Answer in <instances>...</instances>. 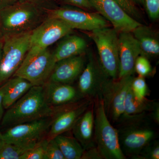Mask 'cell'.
<instances>
[{
	"mask_svg": "<svg viewBox=\"0 0 159 159\" xmlns=\"http://www.w3.org/2000/svg\"><path fill=\"white\" fill-rule=\"evenodd\" d=\"M31 32L3 37L0 59V86L13 76L22 63L31 48Z\"/></svg>",
	"mask_w": 159,
	"mask_h": 159,
	"instance_id": "obj_6",
	"label": "cell"
},
{
	"mask_svg": "<svg viewBox=\"0 0 159 159\" xmlns=\"http://www.w3.org/2000/svg\"><path fill=\"white\" fill-rule=\"evenodd\" d=\"M143 4L151 19L155 20L158 19L159 0H143Z\"/></svg>",
	"mask_w": 159,
	"mask_h": 159,
	"instance_id": "obj_31",
	"label": "cell"
},
{
	"mask_svg": "<svg viewBox=\"0 0 159 159\" xmlns=\"http://www.w3.org/2000/svg\"><path fill=\"white\" fill-rule=\"evenodd\" d=\"M150 116L152 121L157 125L159 123V104L158 103L154 108L149 113Z\"/></svg>",
	"mask_w": 159,
	"mask_h": 159,
	"instance_id": "obj_36",
	"label": "cell"
},
{
	"mask_svg": "<svg viewBox=\"0 0 159 159\" xmlns=\"http://www.w3.org/2000/svg\"><path fill=\"white\" fill-rule=\"evenodd\" d=\"M134 71L141 77H145L150 75L152 68L148 58L143 55H139L135 62Z\"/></svg>",
	"mask_w": 159,
	"mask_h": 159,
	"instance_id": "obj_28",
	"label": "cell"
},
{
	"mask_svg": "<svg viewBox=\"0 0 159 159\" xmlns=\"http://www.w3.org/2000/svg\"><path fill=\"white\" fill-rule=\"evenodd\" d=\"M84 39L77 35L68 34L57 45L53 52L56 62L68 57L84 54L87 48Z\"/></svg>",
	"mask_w": 159,
	"mask_h": 159,
	"instance_id": "obj_20",
	"label": "cell"
},
{
	"mask_svg": "<svg viewBox=\"0 0 159 159\" xmlns=\"http://www.w3.org/2000/svg\"><path fill=\"white\" fill-rule=\"evenodd\" d=\"M40 141L6 143L0 150V159H20L23 155L37 145Z\"/></svg>",
	"mask_w": 159,
	"mask_h": 159,
	"instance_id": "obj_24",
	"label": "cell"
},
{
	"mask_svg": "<svg viewBox=\"0 0 159 159\" xmlns=\"http://www.w3.org/2000/svg\"><path fill=\"white\" fill-rule=\"evenodd\" d=\"M5 89H6V84L5 83L4 84L0 86V128H1L2 120L5 114L4 110L5 109L3 104V98Z\"/></svg>",
	"mask_w": 159,
	"mask_h": 159,
	"instance_id": "obj_35",
	"label": "cell"
},
{
	"mask_svg": "<svg viewBox=\"0 0 159 159\" xmlns=\"http://www.w3.org/2000/svg\"><path fill=\"white\" fill-rule=\"evenodd\" d=\"M85 62L83 54L57 61L49 77V81L71 84L79 77L85 67Z\"/></svg>",
	"mask_w": 159,
	"mask_h": 159,
	"instance_id": "obj_17",
	"label": "cell"
},
{
	"mask_svg": "<svg viewBox=\"0 0 159 159\" xmlns=\"http://www.w3.org/2000/svg\"><path fill=\"white\" fill-rule=\"evenodd\" d=\"M65 159H81L84 149L74 137L63 134L54 138Z\"/></svg>",
	"mask_w": 159,
	"mask_h": 159,
	"instance_id": "obj_23",
	"label": "cell"
},
{
	"mask_svg": "<svg viewBox=\"0 0 159 159\" xmlns=\"http://www.w3.org/2000/svg\"><path fill=\"white\" fill-rule=\"evenodd\" d=\"M131 89L134 96L140 100L145 99L149 93L145 77L141 76L134 77L131 84Z\"/></svg>",
	"mask_w": 159,
	"mask_h": 159,
	"instance_id": "obj_25",
	"label": "cell"
},
{
	"mask_svg": "<svg viewBox=\"0 0 159 159\" xmlns=\"http://www.w3.org/2000/svg\"><path fill=\"white\" fill-rule=\"evenodd\" d=\"M90 37L97 46L99 62L106 75L118 78L119 70V33L109 27L91 31Z\"/></svg>",
	"mask_w": 159,
	"mask_h": 159,
	"instance_id": "obj_5",
	"label": "cell"
},
{
	"mask_svg": "<svg viewBox=\"0 0 159 159\" xmlns=\"http://www.w3.org/2000/svg\"><path fill=\"white\" fill-rule=\"evenodd\" d=\"M158 103V101L148 99L146 97L141 100L137 99L132 90L131 85L125 98L123 115L129 116L150 113Z\"/></svg>",
	"mask_w": 159,
	"mask_h": 159,
	"instance_id": "obj_22",
	"label": "cell"
},
{
	"mask_svg": "<svg viewBox=\"0 0 159 159\" xmlns=\"http://www.w3.org/2000/svg\"><path fill=\"white\" fill-rule=\"evenodd\" d=\"M138 41L141 55L148 58L156 57L159 54L158 33L148 26L141 24L132 31Z\"/></svg>",
	"mask_w": 159,
	"mask_h": 159,
	"instance_id": "obj_19",
	"label": "cell"
},
{
	"mask_svg": "<svg viewBox=\"0 0 159 159\" xmlns=\"http://www.w3.org/2000/svg\"><path fill=\"white\" fill-rule=\"evenodd\" d=\"M18 2V0H0V10L9 7Z\"/></svg>",
	"mask_w": 159,
	"mask_h": 159,
	"instance_id": "obj_37",
	"label": "cell"
},
{
	"mask_svg": "<svg viewBox=\"0 0 159 159\" xmlns=\"http://www.w3.org/2000/svg\"><path fill=\"white\" fill-rule=\"evenodd\" d=\"M48 139L41 140L37 145L20 157V159H47L46 145Z\"/></svg>",
	"mask_w": 159,
	"mask_h": 159,
	"instance_id": "obj_27",
	"label": "cell"
},
{
	"mask_svg": "<svg viewBox=\"0 0 159 159\" xmlns=\"http://www.w3.org/2000/svg\"><path fill=\"white\" fill-rule=\"evenodd\" d=\"M116 124L120 148L126 159H134L142 148L157 139L149 113L123 115Z\"/></svg>",
	"mask_w": 159,
	"mask_h": 159,
	"instance_id": "obj_1",
	"label": "cell"
},
{
	"mask_svg": "<svg viewBox=\"0 0 159 159\" xmlns=\"http://www.w3.org/2000/svg\"><path fill=\"white\" fill-rule=\"evenodd\" d=\"M18 2H28L34 4L46 9H51L56 8V3L57 0H18Z\"/></svg>",
	"mask_w": 159,
	"mask_h": 159,
	"instance_id": "obj_33",
	"label": "cell"
},
{
	"mask_svg": "<svg viewBox=\"0 0 159 159\" xmlns=\"http://www.w3.org/2000/svg\"><path fill=\"white\" fill-rule=\"evenodd\" d=\"M47 101L44 85L33 86L4 114L1 128L11 126L46 117L57 111Z\"/></svg>",
	"mask_w": 159,
	"mask_h": 159,
	"instance_id": "obj_2",
	"label": "cell"
},
{
	"mask_svg": "<svg viewBox=\"0 0 159 159\" xmlns=\"http://www.w3.org/2000/svg\"><path fill=\"white\" fill-rule=\"evenodd\" d=\"M50 117L21 123L7 128L2 133L6 143L41 141L50 129L52 120Z\"/></svg>",
	"mask_w": 159,
	"mask_h": 159,
	"instance_id": "obj_13",
	"label": "cell"
},
{
	"mask_svg": "<svg viewBox=\"0 0 159 159\" xmlns=\"http://www.w3.org/2000/svg\"><path fill=\"white\" fill-rule=\"evenodd\" d=\"M92 7L111 24L118 33L132 32L141 25L122 9L115 0H89Z\"/></svg>",
	"mask_w": 159,
	"mask_h": 159,
	"instance_id": "obj_11",
	"label": "cell"
},
{
	"mask_svg": "<svg viewBox=\"0 0 159 159\" xmlns=\"http://www.w3.org/2000/svg\"><path fill=\"white\" fill-rule=\"evenodd\" d=\"M46 156L47 159H65L54 138L48 139L46 145Z\"/></svg>",
	"mask_w": 159,
	"mask_h": 159,
	"instance_id": "obj_29",
	"label": "cell"
},
{
	"mask_svg": "<svg viewBox=\"0 0 159 159\" xmlns=\"http://www.w3.org/2000/svg\"><path fill=\"white\" fill-rule=\"evenodd\" d=\"M159 142L157 139L152 141L142 148L134 159H159Z\"/></svg>",
	"mask_w": 159,
	"mask_h": 159,
	"instance_id": "obj_26",
	"label": "cell"
},
{
	"mask_svg": "<svg viewBox=\"0 0 159 159\" xmlns=\"http://www.w3.org/2000/svg\"><path fill=\"white\" fill-rule=\"evenodd\" d=\"M48 9L18 2L0 10V34L3 37L31 32L49 16Z\"/></svg>",
	"mask_w": 159,
	"mask_h": 159,
	"instance_id": "obj_3",
	"label": "cell"
},
{
	"mask_svg": "<svg viewBox=\"0 0 159 159\" xmlns=\"http://www.w3.org/2000/svg\"><path fill=\"white\" fill-rule=\"evenodd\" d=\"M94 142L103 159H126L119 145L116 128L104 111L101 97L94 99Z\"/></svg>",
	"mask_w": 159,
	"mask_h": 159,
	"instance_id": "obj_4",
	"label": "cell"
},
{
	"mask_svg": "<svg viewBox=\"0 0 159 159\" xmlns=\"http://www.w3.org/2000/svg\"><path fill=\"white\" fill-rule=\"evenodd\" d=\"M108 78L99 61L90 57L80 75L77 88L84 97L94 99L100 97L102 88Z\"/></svg>",
	"mask_w": 159,
	"mask_h": 159,
	"instance_id": "obj_14",
	"label": "cell"
},
{
	"mask_svg": "<svg viewBox=\"0 0 159 159\" xmlns=\"http://www.w3.org/2000/svg\"><path fill=\"white\" fill-rule=\"evenodd\" d=\"M3 45V38L0 34V59H1V56H2V50Z\"/></svg>",
	"mask_w": 159,
	"mask_h": 159,
	"instance_id": "obj_39",
	"label": "cell"
},
{
	"mask_svg": "<svg viewBox=\"0 0 159 159\" xmlns=\"http://www.w3.org/2000/svg\"><path fill=\"white\" fill-rule=\"evenodd\" d=\"M57 1L64 5L77 7L86 11H92L94 10L89 0H57Z\"/></svg>",
	"mask_w": 159,
	"mask_h": 159,
	"instance_id": "obj_32",
	"label": "cell"
},
{
	"mask_svg": "<svg viewBox=\"0 0 159 159\" xmlns=\"http://www.w3.org/2000/svg\"><path fill=\"white\" fill-rule=\"evenodd\" d=\"M94 99L84 98L78 102L59 107L52 119L49 139L72 129L80 117L93 102Z\"/></svg>",
	"mask_w": 159,
	"mask_h": 159,
	"instance_id": "obj_12",
	"label": "cell"
},
{
	"mask_svg": "<svg viewBox=\"0 0 159 159\" xmlns=\"http://www.w3.org/2000/svg\"><path fill=\"white\" fill-rule=\"evenodd\" d=\"M124 11L132 18L139 21L141 19V15L135 4L131 0H115Z\"/></svg>",
	"mask_w": 159,
	"mask_h": 159,
	"instance_id": "obj_30",
	"label": "cell"
},
{
	"mask_svg": "<svg viewBox=\"0 0 159 159\" xmlns=\"http://www.w3.org/2000/svg\"><path fill=\"white\" fill-rule=\"evenodd\" d=\"M5 144H6V142L3 137V134L0 132V150L2 149Z\"/></svg>",
	"mask_w": 159,
	"mask_h": 159,
	"instance_id": "obj_38",
	"label": "cell"
},
{
	"mask_svg": "<svg viewBox=\"0 0 159 159\" xmlns=\"http://www.w3.org/2000/svg\"><path fill=\"white\" fill-rule=\"evenodd\" d=\"M72 28L62 20L49 15L31 32L30 48L43 50L70 34Z\"/></svg>",
	"mask_w": 159,
	"mask_h": 159,
	"instance_id": "obj_10",
	"label": "cell"
},
{
	"mask_svg": "<svg viewBox=\"0 0 159 159\" xmlns=\"http://www.w3.org/2000/svg\"><path fill=\"white\" fill-rule=\"evenodd\" d=\"M56 63L53 52L48 48H30L22 63L12 77L24 78L33 86L43 85L49 80Z\"/></svg>",
	"mask_w": 159,
	"mask_h": 159,
	"instance_id": "obj_7",
	"label": "cell"
},
{
	"mask_svg": "<svg viewBox=\"0 0 159 159\" xmlns=\"http://www.w3.org/2000/svg\"><path fill=\"white\" fill-rule=\"evenodd\" d=\"M135 5H143V0H131Z\"/></svg>",
	"mask_w": 159,
	"mask_h": 159,
	"instance_id": "obj_40",
	"label": "cell"
},
{
	"mask_svg": "<svg viewBox=\"0 0 159 159\" xmlns=\"http://www.w3.org/2000/svg\"><path fill=\"white\" fill-rule=\"evenodd\" d=\"M44 85L49 105L57 108L75 103L85 98L70 84L48 81Z\"/></svg>",
	"mask_w": 159,
	"mask_h": 159,
	"instance_id": "obj_16",
	"label": "cell"
},
{
	"mask_svg": "<svg viewBox=\"0 0 159 159\" xmlns=\"http://www.w3.org/2000/svg\"><path fill=\"white\" fill-rule=\"evenodd\" d=\"M71 130L74 138L81 144L84 150L96 145L94 137V101L77 120Z\"/></svg>",
	"mask_w": 159,
	"mask_h": 159,
	"instance_id": "obj_18",
	"label": "cell"
},
{
	"mask_svg": "<svg viewBox=\"0 0 159 159\" xmlns=\"http://www.w3.org/2000/svg\"><path fill=\"white\" fill-rule=\"evenodd\" d=\"M48 14L62 20L73 29L92 31L109 27V23L98 12L71 6L48 9Z\"/></svg>",
	"mask_w": 159,
	"mask_h": 159,
	"instance_id": "obj_9",
	"label": "cell"
},
{
	"mask_svg": "<svg viewBox=\"0 0 159 159\" xmlns=\"http://www.w3.org/2000/svg\"><path fill=\"white\" fill-rule=\"evenodd\" d=\"M141 53L139 43L131 32L119 33L118 78L133 75L135 72V62Z\"/></svg>",
	"mask_w": 159,
	"mask_h": 159,
	"instance_id": "obj_15",
	"label": "cell"
},
{
	"mask_svg": "<svg viewBox=\"0 0 159 159\" xmlns=\"http://www.w3.org/2000/svg\"><path fill=\"white\" fill-rule=\"evenodd\" d=\"M81 159H103L96 145L84 150Z\"/></svg>",
	"mask_w": 159,
	"mask_h": 159,
	"instance_id": "obj_34",
	"label": "cell"
},
{
	"mask_svg": "<svg viewBox=\"0 0 159 159\" xmlns=\"http://www.w3.org/2000/svg\"><path fill=\"white\" fill-rule=\"evenodd\" d=\"M134 77L132 75L116 79L108 78L104 84L100 97L111 123L116 124L124 114L125 98Z\"/></svg>",
	"mask_w": 159,
	"mask_h": 159,
	"instance_id": "obj_8",
	"label": "cell"
},
{
	"mask_svg": "<svg viewBox=\"0 0 159 159\" xmlns=\"http://www.w3.org/2000/svg\"><path fill=\"white\" fill-rule=\"evenodd\" d=\"M6 84V89L3 98L5 109H8L29 91L33 86L28 80L19 77H11Z\"/></svg>",
	"mask_w": 159,
	"mask_h": 159,
	"instance_id": "obj_21",
	"label": "cell"
}]
</instances>
